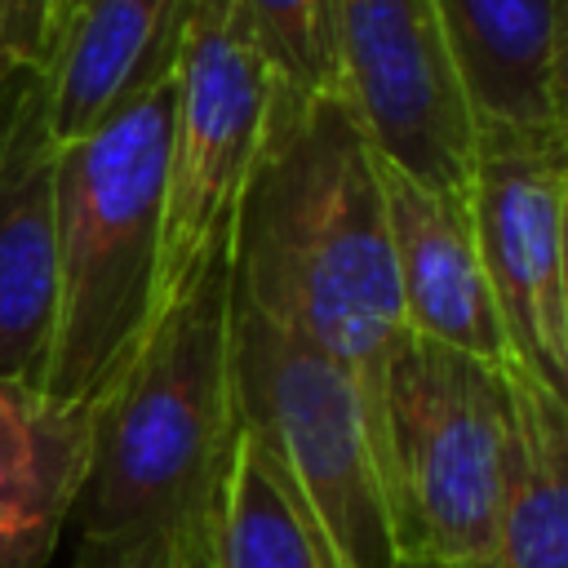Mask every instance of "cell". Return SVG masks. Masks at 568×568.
Masks as SVG:
<instances>
[{
  "label": "cell",
  "instance_id": "6da1fadb",
  "mask_svg": "<svg viewBox=\"0 0 568 568\" xmlns=\"http://www.w3.org/2000/svg\"><path fill=\"white\" fill-rule=\"evenodd\" d=\"M231 288L351 377L373 435L382 373L408 324L377 160L342 98H297L271 84L231 231Z\"/></svg>",
  "mask_w": 568,
  "mask_h": 568
},
{
  "label": "cell",
  "instance_id": "7a4b0ae2",
  "mask_svg": "<svg viewBox=\"0 0 568 568\" xmlns=\"http://www.w3.org/2000/svg\"><path fill=\"white\" fill-rule=\"evenodd\" d=\"M231 253L146 328L93 408L75 497V568H213L217 510L235 457Z\"/></svg>",
  "mask_w": 568,
  "mask_h": 568
},
{
  "label": "cell",
  "instance_id": "3957f363",
  "mask_svg": "<svg viewBox=\"0 0 568 568\" xmlns=\"http://www.w3.org/2000/svg\"><path fill=\"white\" fill-rule=\"evenodd\" d=\"M173 84L53 155L58 306L40 395L93 413L151 328Z\"/></svg>",
  "mask_w": 568,
  "mask_h": 568
},
{
  "label": "cell",
  "instance_id": "277c9868",
  "mask_svg": "<svg viewBox=\"0 0 568 568\" xmlns=\"http://www.w3.org/2000/svg\"><path fill=\"white\" fill-rule=\"evenodd\" d=\"M231 413L297 510L320 568H395L368 413L351 377L231 288Z\"/></svg>",
  "mask_w": 568,
  "mask_h": 568
},
{
  "label": "cell",
  "instance_id": "5b68a950",
  "mask_svg": "<svg viewBox=\"0 0 568 568\" xmlns=\"http://www.w3.org/2000/svg\"><path fill=\"white\" fill-rule=\"evenodd\" d=\"M506 426L497 364L413 333L390 351L373 457L399 564L493 568Z\"/></svg>",
  "mask_w": 568,
  "mask_h": 568
},
{
  "label": "cell",
  "instance_id": "8992f818",
  "mask_svg": "<svg viewBox=\"0 0 568 568\" xmlns=\"http://www.w3.org/2000/svg\"><path fill=\"white\" fill-rule=\"evenodd\" d=\"M271 106V75L244 31L235 0H191L173 71L164 217L151 324L231 253L244 182L253 173Z\"/></svg>",
  "mask_w": 568,
  "mask_h": 568
},
{
  "label": "cell",
  "instance_id": "52a82bcc",
  "mask_svg": "<svg viewBox=\"0 0 568 568\" xmlns=\"http://www.w3.org/2000/svg\"><path fill=\"white\" fill-rule=\"evenodd\" d=\"M470 222L479 266L510 346L532 382L568 404V266L564 129L470 120Z\"/></svg>",
  "mask_w": 568,
  "mask_h": 568
},
{
  "label": "cell",
  "instance_id": "ba28073f",
  "mask_svg": "<svg viewBox=\"0 0 568 568\" xmlns=\"http://www.w3.org/2000/svg\"><path fill=\"white\" fill-rule=\"evenodd\" d=\"M342 102L368 146L435 191L470 182V111L430 0H333Z\"/></svg>",
  "mask_w": 568,
  "mask_h": 568
},
{
  "label": "cell",
  "instance_id": "9c48e42d",
  "mask_svg": "<svg viewBox=\"0 0 568 568\" xmlns=\"http://www.w3.org/2000/svg\"><path fill=\"white\" fill-rule=\"evenodd\" d=\"M373 160L395 293L408 333L497 368L510 364V346L479 266L466 191H435L382 160L377 151Z\"/></svg>",
  "mask_w": 568,
  "mask_h": 568
},
{
  "label": "cell",
  "instance_id": "30bf717a",
  "mask_svg": "<svg viewBox=\"0 0 568 568\" xmlns=\"http://www.w3.org/2000/svg\"><path fill=\"white\" fill-rule=\"evenodd\" d=\"M186 13L191 0H75L44 58L49 142H80L173 84Z\"/></svg>",
  "mask_w": 568,
  "mask_h": 568
},
{
  "label": "cell",
  "instance_id": "8fae6325",
  "mask_svg": "<svg viewBox=\"0 0 568 568\" xmlns=\"http://www.w3.org/2000/svg\"><path fill=\"white\" fill-rule=\"evenodd\" d=\"M470 120L564 129V0H430Z\"/></svg>",
  "mask_w": 568,
  "mask_h": 568
},
{
  "label": "cell",
  "instance_id": "7c38bea8",
  "mask_svg": "<svg viewBox=\"0 0 568 568\" xmlns=\"http://www.w3.org/2000/svg\"><path fill=\"white\" fill-rule=\"evenodd\" d=\"M53 155L40 84L0 155V382L36 395L58 306Z\"/></svg>",
  "mask_w": 568,
  "mask_h": 568
},
{
  "label": "cell",
  "instance_id": "4fadbf2b",
  "mask_svg": "<svg viewBox=\"0 0 568 568\" xmlns=\"http://www.w3.org/2000/svg\"><path fill=\"white\" fill-rule=\"evenodd\" d=\"M93 413L0 382V568H44L75 510Z\"/></svg>",
  "mask_w": 568,
  "mask_h": 568
},
{
  "label": "cell",
  "instance_id": "5bb4252c",
  "mask_svg": "<svg viewBox=\"0 0 568 568\" xmlns=\"http://www.w3.org/2000/svg\"><path fill=\"white\" fill-rule=\"evenodd\" d=\"M506 377V453L493 568H568V404L519 364Z\"/></svg>",
  "mask_w": 568,
  "mask_h": 568
},
{
  "label": "cell",
  "instance_id": "9a60e30c",
  "mask_svg": "<svg viewBox=\"0 0 568 568\" xmlns=\"http://www.w3.org/2000/svg\"><path fill=\"white\" fill-rule=\"evenodd\" d=\"M213 568H320L297 510L240 430L213 532Z\"/></svg>",
  "mask_w": 568,
  "mask_h": 568
},
{
  "label": "cell",
  "instance_id": "2e32d148",
  "mask_svg": "<svg viewBox=\"0 0 568 568\" xmlns=\"http://www.w3.org/2000/svg\"><path fill=\"white\" fill-rule=\"evenodd\" d=\"M235 9L275 89L342 98L333 0H235Z\"/></svg>",
  "mask_w": 568,
  "mask_h": 568
},
{
  "label": "cell",
  "instance_id": "e0dca14e",
  "mask_svg": "<svg viewBox=\"0 0 568 568\" xmlns=\"http://www.w3.org/2000/svg\"><path fill=\"white\" fill-rule=\"evenodd\" d=\"M49 0H0V80L49 58Z\"/></svg>",
  "mask_w": 568,
  "mask_h": 568
},
{
  "label": "cell",
  "instance_id": "ac0fdd59",
  "mask_svg": "<svg viewBox=\"0 0 568 568\" xmlns=\"http://www.w3.org/2000/svg\"><path fill=\"white\" fill-rule=\"evenodd\" d=\"M71 9H75V0H49V27L58 31V22H62ZM49 44H53V36H49Z\"/></svg>",
  "mask_w": 568,
  "mask_h": 568
},
{
  "label": "cell",
  "instance_id": "d6986e66",
  "mask_svg": "<svg viewBox=\"0 0 568 568\" xmlns=\"http://www.w3.org/2000/svg\"><path fill=\"white\" fill-rule=\"evenodd\" d=\"M395 568H417V564H395Z\"/></svg>",
  "mask_w": 568,
  "mask_h": 568
}]
</instances>
